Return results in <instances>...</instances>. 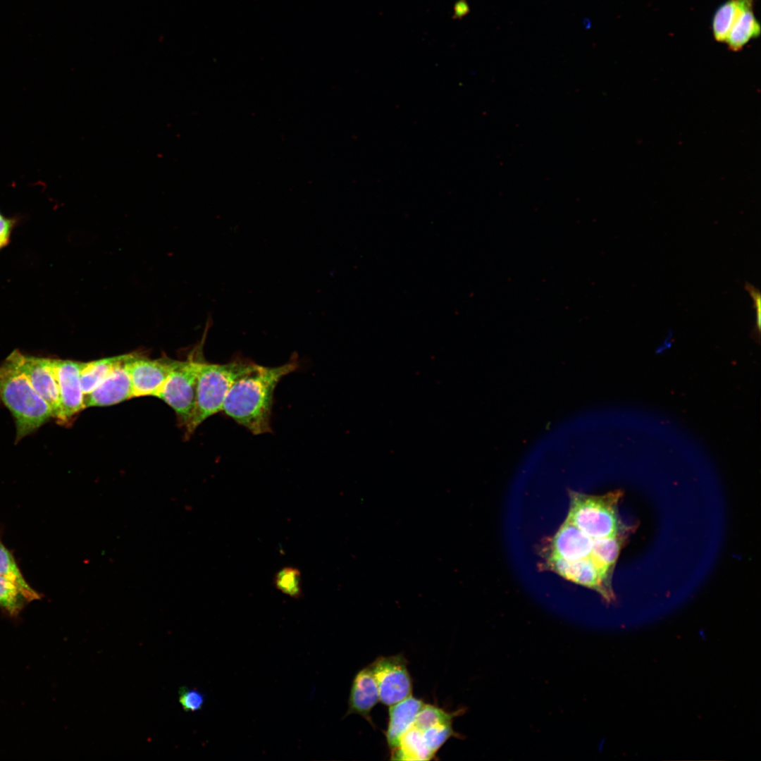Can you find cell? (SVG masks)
Here are the masks:
<instances>
[{"instance_id":"obj_18","label":"cell","mask_w":761,"mask_h":761,"mask_svg":"<svg viewBox=\"0 0 761 761\" xmlns=\"http://www.w3.org/2000/svg\"><path fill=\"white\" fill-rule=\"evenodd\" d=\"M434 756L426 747L421 730L413 724L402 734L397 748L392 750L391 760H430Z\"/></svg>"},{"instance_id":"obj_28","label":"cell","mask_w":761,"mask_h":761,"mask_svg":"<svg viewBox=\"0 0 761 761\" xmlns=\"http://www.w3.org/2000/svg\"><path fill=\"white\" fill-rule=\"evenodd\" d=\"M470 11L466 0H457L453 7V19H462Z\"/></svg>"},{"instance_id":"obj_14","label":"cell","mask_w":761,"mask_h":761,"mask_svg":"<svg viewBox=\"0 0 761 761\" xmlns=\"http://www.w3.org/2000/svg\"><path fill=\"white\" fill-rule=\"evenodd\" d=\"M423 705L421 700L411 695L389 706V721L385 737L391 750L397 748L402 734L414 724Z\"/></svg>"},{"instance_id":"obj_15","label":"cell","mask_w":761,"mask_h":761,"mask_svg":"<svg viewBox=\"0 0 761 761\" xmlns=\"http://www.w3.org/2000/svg\"><path fill=\"white\" fill-rule=\"evenodd\" d=\"M629 531L631 529H626L612 536L594 539L590 558L605 582L611 587L614 567L626 544Z\"/></svg>"},{"instance_id":"obj_27","label":"cell","mask_w":761,"mask_h":761,"mask_svg":"<svg viewBox=\"0 0 761 761\" xmlns=\"http://www.w3.org/2000/svg\"><path fill=\"white\" fill-rule=\"evenodd\" d=\"M13 226V221L0 213V249L8 244Z\"/></svg>"},{"instance_id":"obj_4","label":"cell","mask_w":761,"mask_h":761,"mask_svg":"<svg viewBox=\"0 0 761 761\" xmlns=\"http://www.w3.org/2000/svg\"><path fill=\"white\" fill-rule=\"evenodd\" d=\"M622 495L621 490L602 495L569 491V510L566 519L593 539L617 534L628 529L618 514V503Z\"/></svg>"},{"instance_id":"obj_26","label":"cell","mask_w":761,"mask_h":761,"mask_svg":"<svg viewBox=\"0 0 761 761\" xmlns=\"http://www.w3.org/2000/svg\"><path fill=\"white\" fill-rule=\"evenodd\" d=\"M745 289L749 293L753 302L755 311V333L760 336L761 326V297L760 290L749 283H745Z\"/></svg>"},{"instance_id":"obj_24","label":"cell","mask_w":761,"mask_h":761,"mask_svg":"<svg viewBox=\"0 0 761 761\" xmlns=\"http://www.w3.org/2000/svg\"><path fill=\"white\" fill-rule=\"evenodd\" d=\"M421 731L426 747L434 755L450 738L459 736L453 730L452 723L435 725Z\"/></svg>"},{"instance_id":"obj_5","label":"cell","mask_w":761,"mask_h":761,"mask_svg":"<svg viewBox=\"0 0 761 761\" xmlns=\"http://www.w3.org/2000/svg\"><path fill=\"white\" fill-rule=\"evenodd\" d=\"M197 349L195 356L185 361H174L171 371L157 397L163 400L176 413L185 426L192 416L196 397L197 376L202 355Z\"/></svg>"},{"instance_id":"obj_2","label":"cell","mask_w":761,"mask_h":761,"mask_svg":"<svg viewBox=\"0 0 761 761\" xmlns=\"http://www.w3.org/2000/svg\"><path fill=\"white\" fill-rule=\"evenodd\" d=\"M0 399L16 424V442L53 417L48 403L37 393L11 353L0 365Z\"/></svg>"},{"instance_id":"obj_1","label":"cell","mask_w":761,"mask_h":761,"mask_svg":"<svg viewBox=\"0 0 761 761\" xmlns=\"http://www.w3.org/2000/svg\"><path fill=\"white\" fill-rule=\"evenodd\" d=\"M298 367L297 354L278 366L255 363L234 382L225 398L222 412L254 435L270 433L274 390L284 376Z\"/></svg>"},{"instance_id":"obj_17","label":"cell","mask_w":761,"mask_h":761,"mask_svg":"<svg viewBox=\"0 0 761 761\" xmlns=\"http://www.w3.org/2000/svg\"><path fill=\"white\" fill-rule=\"evenodd\" d=\"M130 354L104 358L89 362H82L80 383L85 395L93 391L120 363Z\"/></svg>"},{"instance_id":"obj_19","label":"cell","mask_w":761,"mask_h":761,"mask_svg":"<svg viewBox=\"0 0 761 761\" xmlns=\"http://www.w3.org/2000/svg\"><path fill=\"white\" fill-rule=\"evenodd\" d=\"M760 33V24L751 7L746 9L734 23L725 42L730 50L738 51L750 39L758 37Z\"/></svg>"},{"instance_id":"obj_22","label":"cell","mask_w":761,"mask_h":761,"mask_svg":"<svg viewBox=\"0 0 761 761\" xmlns=\"http://www.w3.org/2000/svg\"><path fill=\"white\" fill-rule=\"evenodd\" d=\"M30 602L11 581L0 576V607L10 616H17Z\"/></svg>"},{"instance_id":"obj_20","label":"cell","mask_w":761,"mask_h":761,"mask_svg":"<svg viewBox=\"0 0 761 761\" xmlns=\"http://www.w3.org/2000/svg\"><path fill=\"white\" fill-rule=\"evenodd\" d=\"M0 576L13 583L29 602L40 598L39 594L26 582L11 552L1 542Z\"/></svg>"},{"instance_id":"obj_3","label":"cell","mask_w":761,"mask_h":761,"mask_svg":"<svg viewBox=\"0 0 761 761\" xmlns=\"http://www.w3.org/2000/svg\"><path fill=\"white\" fill-rule=\"evenodd\" d=\"M255 363L240 357L225 364L202 361L197 376L195 404L186 425L187 434H192L206 419L221 412L225 398L234 383Z\"/></svg>"},{"instance_id":"obj_7","label":"cell","mask_w":761,"mask_h":761,"mask_svg":"<svg viewBox=\"0 0 761 761\" xmlns=\"http://www.w3.org/2000/svg\"><path fill=\"white\" fill-rule=\"evenodd\" d=\"M19 367L25 373L37 393L50 406L54 418L60 414V396L56 359L12 352Z\"/></svg>"},{"instance_id":"obj_11","label":"cell","mask_w":761,"mask_h":761,"mask_svg":"<svg viewBox=\"0 0 761 761\" xmlns=\"http://www.w3.org/2000/svg\"><path fill=\"white\" fill-rule=\"evenodd\" d=\"M134 355L130 354L93 391L84 396L85 408L111 406L132 397L128 362Z\"/></svg>"},{"instance_id":"obj_8","label":"cell","mask_w":761,"mask_h":761,"mask_svg":"<svg viewBox=\"0 0 761 761\" xmlns=\"http://www.w3.org/2000/svg\"><path fill=\"white\" fill-rule=\"evenodd\" d=\"M543 565L545 569L554 571L566 580L596 591L607 602L615 598L612 587L605 582L590 557L568 560L549 555Z\"/></svg>"},{"instance_id":"obj_21","label":"cell","mask_w":761,"mask_h":761,"mask_svg":"<svg viewBox=\"0 0 761 761\" xmlns=\"http://www.w3.org/2000/svg\"><path fill=\"white\" fill-rule=\"evenodd\" d=\"M273 583L276 588L293 599L303 595L300 571L293 567H285L274 575Z\"/></svg>"},{"instance_id":"obj_10","label":"cell","mask_w":761,"mask_h":761,"mask_svg":"<svg viewBox=\"0 0 761 761\" xmlns=\"http://www.w3.org/2000/svg\"><path fill=\"white\" fill-rule=\"evenodd\" d=\"M60 396L59 422L68 423L85 409L84 394L80 383L82 362L56 359Z\"/></svg>"},{"instance_id":"obj_13","label":"cell","mask_w":761,"mask_h":761,"mask_svg":"<svg viewBox=\"0 0 761 761\" xmlns=\"http://www.w3.org/2000/svg\"><path fill=\"white\" fill-rule=\"evenodd\" d=\"M379 700L376 680L367 666L360 670L354 678L345 716L358 714L371 723L370 712Z\"/></svg>"},{"instance_id":"obj_9","label":"cell","mask_w":761,"mask_h":761,"mask_svg":"<svg viewBox=\"0 0 761 761\" xmlns=\"http://www.w3.org/2000/svg\"><path fill=\"white\" fill-rule=\"evenodd\" d=\"M174 360L144 359L135 354L128 362L132 397H157L173 368Z\"/></svg>"},{"instance_id":"obj_12","label":"cell","mask_w":761,"mask_h":761,"mask_svg":"<svg viewBox=\"0 0 761 761\" xmlns=\"http://www.w3.org/2000/svg\"><path fill=\"white\" fill-rule=\"evenodd\" d=\"M594 539L565 520L551 540L550 556L568 560L590 557Z\"/></svg>"},{"instance_id":"obj_6","label":"cell","mask_w":761,"mask_h":761,"mask_svg":"<svg viewBox=\"0 0 761 761\" xmlns=\"http://www.w3.org/2000/svg\"><path fill=\"white\" fill-rule=\"evenodd\" d=\"M369 667L383 704L390 706L412 695V682L402 655L379 657Z\"/></svg>"},{"instance_id":"obj_23","label":"cell","mask_w":761,"mask_h":761,"mask_svg":"<svg viewBox=\"0 0 761 761\" xmlns=\"http://www.w3.org/2000/svg\"><path fill=\"white\" fill-rule=\"evenodd\" d=\"M462 710L447 712L437 706L424 704L419 712L414 725L423 731L435 725L452 723L453 718L460 714L459 712Z\"/></svg>"},{"instance_id":"obj_25","label":"cell","mask_w":761,"mask_h":761,"mask_svg":"<svg viewBox=\"0 0 761 761\" xmlns=\"http://www.w3.org/2000/svg\"><path fill=\"white\" fill-rule=\"evenodd\" d=\"M180 704L184 711L196 712L202 709L206 697L196 688L181 687L178 693Z\"/></svg>"},{"instance_id":"obj_16","label":"cell","mask_w":761,"mask_h":761,"mask_svg":"<svg viewBox=\"0 0 761 761\" xmlns=\"http://www.w3.org/2000/svg\"><path fill=\"white\" fill-rule=\"evenodd\" d=\"M753 4V0H727L722 4L712 18V29L715 40L725 42L734 23Z\"/></svg>"}]
</instances>
